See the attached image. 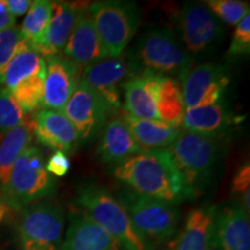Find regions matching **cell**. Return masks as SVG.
Masks as SVG:
<instances>
[{
	"label": "cell",
	"instance_id": "6da1fadb",
	"mask_svg": "<svg viewBox=\"0 0 250 250\" xmlns=\"http://www.w3.org/2000/svg\"><path fill=\"white\" fill-rule=\"evenodd\" d=\"M111 173L140 195L179 204L195 197L167 148L146 149L115 165Z\"/></svg>",
	"mask_w": 250,
	"mask_h": 250
},
{
	"label": "cell",
	"instance_id": "2e32d148",
	"mask_svg": "<svg viewBox=\"0 0 250 250\" xmlns=\"http://www.w3.org/2000/svg\"><path fill=\"white\" fill-rule=\"evenodd\" d=\"M33 132L37 142L55 151H76L80 140L76 127L62 111L42 109L33 120Z\"/></svg>",
	"mask_w": 250,
	"mask_h": 250
},
{
	"label": "cell",
	"instance_id": "277c9868",
	"mask_svg": "<svg viewBox=\"0 0 250 250\" xmlns=\"http://www.w3.org/2000/svg\"><path fill=\"white\" fill-rule=\"evenodd\" d=\"M224 146L219 137L182 131L167 149L184 182L196 193L210 181L223 158Z\"/></svg>",
	"mask_w": 250,
	"mask_h": 250
},
{
	"label": "cell",
	"instance_id": "30bf717a",
	"mask_svg": "<svg viewBox=\"0 0 250 250\" xmlns=\"http://www.w3.org/2000/svg\"><path fill=\"white\" fill-rule=\"evenodd\" d=\"M180 80L184 107L192 109L223 101L230 76L224 65L204 62L188 70Z\"/></svg>",
	"mask_w": 250,
	"mask_h": 250
},
{
	"label": "cell",
	"instance_id": "ba28073f",
	"mask_svg": "<svg viewBox=\"0 0 250 250\" xmlns=\"http://www.w3.org/2000/svg\"><path fill=\"white\" fill-rule=\"evenodd\" d=\"M88 11L109 57H120L138 30L142 18L138 6L132 1L105 0L90 4Z\"/></svg>",
	"mask_w": 250,
	"mask_h": 250
},
{
	"label": "cell",
	"instance_id": "f546056e",
	"mask_svg": "<svg viewBox=\"0 0 250 250\" xmlns=\"http://www.w3.org/2000/svg\"><path fill=\"white\" fill-rule=\"evenodd\" d=\"M26 114L8 90L0 88V134L26 121Z\"/></svg>",
	"mask_w": 250,
	"mask_h": 250
},
{
	"label": "cell",
	"instance_id": "4dcf8cb0",
	"mask_svg": "<svg viewBox=\"0 0 250 250\" xmlns=\"http://www.w3.org/2000/svg\"><path fill=\"white\" fill-rule=\"evenodd\" d=\"M26 43L21 29L17 26L0 31V85L9 62Z\"/></svg>",
	"mask_w": 250,
	"mask_h": 250
},
{
	"label": "cell",
	"instance_id": "f1b7e54d",
	"mask_svg": "<svg viewBox=\"0 0 250 250\" xmlns=\"http://www.w3.org/2000/svg\"><path fill=\"white\" fill-rule=\"evenodd\" d=\"M203 4L223 23L237 26L243 18L249 14V4L240 0H208Z\"/></svg>",
	"mask_w": 250,
	"mask_h": 250
},
{
	"label": "cell",
	"instance_id": "d4e9b609",
	"mask_svg": "<svg viewBox=\"0 0 250 250\" xmlns=\"http://www.w3.org/2000/svg\"><path fill=\"white\" fill-rule=\"evenodd\" d=\"M40 74H46L45 59L27 42L6 67L0 88L11 93L21 83Z\"/></svg>",
	"mask_w": 250,
	"mask_h": 250
},
{
	"label": "cell",
	"instance_id": "1f68e13d",
	"mask_svg": "<svg viewBox=\"0 0 250 250\" xmlns=\"http://www.w3.org/2000/svg\"><path fill=\"white\" fill-rule=\"evenodd\" d=\"M250 54V15L248 14L240 21L234 31L229 49L227 51L228 58L245 57Z\"/></svg>",
	"mask_w": 250,
	"mask_h": 250
},
{
	"label": "cell",
	"instance_id": "d590c367",
	"mask_svg": "<svg viewBox=\"0 0 250 250\" xmlns=\"http://www.w3.org/2000/svg\"><path fill=\"white\" fill-rule=\"evenodd\" d=\"M15 27V18L8 12L5 0H0V31Z\"/></svg>",
	"mask_w": 250,
	"mask_h": 250
},
{
	"label": "cell",
	"instance_id": "3957f363",
	"mask_svg": "<svg viewBox=\"0 0 250 250\" xmlns=\"http://www.w3.org/2000/svg\"><path fill=\"white\" fill-rule=\"evenodd\" d=\"M76 203L124 250H147L151 247L136 232L122 203L105 188L90 182L83 184L77 191Z\"/></svg>",
	"mask_w": 250,
	"mask_h": 250
},
{
	"label": "cell",
	"instance_id": "d6a6232c",
	"mask_svg": "<svg viewBox=\"0 0 250 250\" xmlns=\"http://www.w3.org/2000/svg\"><path fill=\"white\" fill-rule=\"evenodd\" d=\"M232 192L241 197V202H237L247 213L250 212V165L243 164L234 175L232 181Z\"/></svg>",
	"mask_w": 250,
	"mask_h": 250
},
{
	"label": "cell",
	"instance_id": "4fadbf2b",
	"mask_svg": "<svg viewBox=\"0 0 250 250\" xmlns=\"http://www.w3.org/2000/svg\"><path fill=\"white\" fill-rule=\"evenodd\" d=\"M62 55L81 70L93 62L109 57L96 31L88 6L80 5L73 29Z\"/></svg>",
	"mask_w": 250,
	"mask_h": 250
},
{
	"label": "cell",
	"instance_id": "7c38bea8",
	"mask_svg": "<svg viewBox=\"0 0 250 250\" xmlns=\"http://www.w3.org/2000/svg\"><path fill=\"white\" fill-rule=\"evenodd\" d=\"M62 112L76 127L80 143L95 139L112 114L105 103L81 83Z\"/></svg>",
	"mask_w": 250,
	"mask_h": 250
},
{
	"label": "cell",
	"instance_id": "52a82bcc",
	"mask_svg": "<svg viewBox=\"0 0 250 250\" xmlns=\"http://www.w3.org/2000/svg\"><path fill=\"white\" fill-rule=\"evenodd\" d=\"M64 227L62 205L43 199L21 210L17 221L18 241L22 250H59Z\"/></svg>",
	"mask_w": 250,
	"mask_h": 250
},
{
	"label": "cell",
	"instance_id": "d6986e66",
	"mask_svg": "<svg viewBox=\"0 0 250 250\" xmlns=\"http://www.w3.org/2000/svg\"><path fill=\"white\" fill-rule=\"evenodd\" d=\"M161 77L151 72L130 74L122 88L125 112L138 118L158 120L155 101Z\"/></svg>",
	"mask_w": 250,
	"mask_h": 250
},
{
	"label": "cell",
	"instance_id": "8fae6325",
	"mask_svg": "<svg viewBox=\"0 0 250 250\" xmlns=\"http://www.w3.org/2000/svg\"><path fill=\"white\" fill-rule=\"evenodd\" d=\"M129 74V65L124 56L107 57L83 68L80 83L96 94L109 110L115 112L122 105L121 92Z\"/></svg>",
	"mask_w": 250,
	"mask_h": 250
},
{
	"label": "cell",
	"instance_id": "e575fe53",
	"mask_svg": "<svg viewBox=\"0 0 250 250\" xmlns=\"http://www.w3.org/2000/svg\"><path fill=\"white\" fill-rule=\"evenodd\" d=\"M6 7L13 17H22L29 11L33 1L30 0H6Z\"/></svg>",
	"mask_w": 250,
	"mask_h": 250
},
{
	"label": "cell",
	"instance_id": "e0dca14e",
	"mask_svg": "<svg viewBox=\"0 0 250 250\" xmlns=\"http://www.w3.org/2000/svg\"><path fill=\"white\" fill-rule=\"evenodd\" d=\"M59 250H124L123 247L83 211L70 215V224Z\"/></svg>",
	"mask_w": 250,
	"mask_h": 250
},
{
	"label": "cell",
	"instance_id": "836d02e7",
	"mask_svg": "<svg viewBox=\"0 0 250 250\" xmlns=\"http://www.w3.org/2000/svg\"><path fill=\"white\" fill-rule=\"evenodd\" d=\"M45 169L52 176H65L71 169V161L66 153L55 151L45 164Z\"/></svg>",
	"mask_w": 250,
	"mask_h": 250
},
{
	"label": "cell",
	"instance_id": "5bb4252c",
	"mask_svg": "<svg viewBox=\"0 0 250 250\" xmlns=\"http://www.w3.org/2000/svg\"><path fill=\"white\" fill-rule=\"evenodd\" d=\"M46 76L43 107L62 111L80 83L83 70L62 55L45 59Z\"/></svg>",
	"mask_w": 250,
	"mask_h": 250
},
{
	"label": "cell",
	"instance_id": "484cf974",
	"mask_svg": "<svg viewBox=\"0 0 250 250\" xmlns=\"http://www.w3.org/2000/svg\"><path fill=\"white\" fill-rule=\"evenodd\" d=\"M155 103L158 120L175 127L181 126L186 107L179 81L173 77L162 76Z\"/></svg>",
	"mask_w": 250,
	"mask_h": 250
},
{
	"label": "cell",
	"instance_id": "603a6c76",
	"mask_svg": "<svg viewBox=\"0 0 250 250\" xmlns=\"http://www.w3.org/2000/svg\"><path fill=\"white\" fill-rule=\"evenodd\" d=\"M144 149L134 142L121 117H114L105 124L98 147V156L103 164L117 165Z\"/></svg>",
	"mask_w": 250,
	"mask_h": 250
},
{
	"label": "cell",
	"instance_id": "7a4b0ae2",
	"mask_svg": "<svg viewBox=\"0 0 250 250\" xmlns=\"http://www.w3.org/2000/svg\"><path fill=\"white\" fill-rule=\"evenodd\" d=\"M192 64L191 56L173 31L167 28H153L145 31L137 40L127 62L130 74L151 72L159 76L179 78L190 70Z\"/></svg>",
	"mask_w": 250,
	"mask_h": 250
},
{
	"label": "cell",
	"instance_id": "4316f807",
	"mask_svg": "<svg viewBox=\"0 0 250 250\" xmlns=\"http://www.w3.org/2000/svg\"><path fill=\"white\" fill-rule=\"evenodd\" d=\"M52 8L54 1L49 0H36L31 4L20 28L24 40L30 45L36 43L45 31L51 19Z\"/></svg>",
	"mask_w": 250,
	"mask_h": 250
},
{
	"label": "cell",
	"instance_id": "9a60e30c",
	"mask_svg": "<svg viewBox=\"0 0 250 250\" xmlns=\"http://www.w3.org/2000/svg\"><path fill=\"white\" fill-rule=\"evenodd\" d=\"M212 250H250L249 214L237 202L217 208Z\"/></svg>",
	"mask_w": 250,
	"mask_h": 250
},
{
	"label": "cell",
	"instance_id": "7402d4cb",
	"mask_svg": "<svg viewBox=\"0 0 250 250\" xmlns=\"http://www.w3.org/2000/svg\"><path fill=\"white\" fill-rule=\"evenodd\" d=\"M120 117L129 129L134 142L144 151L168 148L181 132L180 127H175L160 120L138 118L125 111L122 112Z\"/></svg>",
	"mask_w": 250,
	"mask_h": 250
},
{
	"label": "cell",
	"instance_id": "74e56055",
	"mask_svg": "<svg viewBox=\"0 0 250 250\" xmlns=\"http://www.w3.org/2000/svg\"><path fill=\"white\" fill-rule=\"evenodd\" d=\"M147 250H158V249H156L154 246H151V247H149V248H148Z\"/></svg>",
	"mask_w": 250,
	"mask_h": 250
},
{
	"label": "cell",
	"instance_id": "8992f818",
	"mask_svg": "<svg viewBox=\"0 0 250 250\" xmlns=\"http://www.w3.org/2000/svg\"><path fill=\"white\" fill-rule=\"evenodd\" d=\"M56 181L45 169L40 148L29 146L14 162L8 182L1 190L13 211H21L34 203L54 195Z\"/></svg>",
	"mask_w": 250,
	"mask_h": 250
},
{
	"label": "cell",
	"instance_id": "44dd1931",
	"mask_svg": "<svg viewBox=\"0 0 250 250\" xmlns=\"http://www.w3.org/2000/svg\"><path fill=\"white\" fill-rule=\"evenodd\" d=\"M215 205L197 208L188 214L174 250H212Z\"/></svg>",
	"mask_w": 250,
	"mask_h": 250
},
{
	"label": "cell",
	"instance_id": "9c48e42d",
	"mask_svg": "<svg viewBox=\"0 0 250 250\" xmlns=\"http://www.w3.org/2000/svg\"><path fill=\"white\" fill-rule=\"evenodd\" d=\"M182 45L190 56H208L223 43V22L203 2L188 1L179 14Z\"/></svg>",
	"mask_w": 250,
	"mask_h": 250
},
{
	"label": "cell",
	"instance_id": "cb8c5ba5",
	"mask_svg": "<svg viewBox=\"0 0 250 250\" xmlns=\"http://www.w3.org/2000/svg\"><path fill=\"white\" fill-rule=\"evenodd\" d=\"M33 136V120L28 118L14 129L0 134V190L7 184L14 162L29 147Z\"/></svg>",
	"mask_w": 250,
	"mask_h": 250
},
{
	"label": "cell",
	"instance_id": "ac0fdd59",
	"mask_svg": "<svg viewBox=\"0 0 250 250\" xmlns=\"http://www.w3.org/2000/svg\"><path fill=\"white\" fill-rule=\"evenodd\" d=\"M79 7L80 4L54 1L52 15L48 27L41 39L31 45L43 58L48 59L62 55L73 29Z\"/></svg>",
	"mask_w": 250,
	"mask_h": 250
},
{
	"label": "cell",
	"instance_id": "5b68a950",
	"mask_svg": "<svg viewBox=\"0 0 250 250\" xmlns=\"http://www.w3.org/2000/svg\"><path fill=\"white\" fill-rule=\"evenodd\" d=\"M118 201L138 235L148 245L170 241L177 233L181 214L176 205L124 189Z\"/></svg>",
	"mask_w": 250,
	"mask_h": 250
},
{
	"label": "cell",
	"instance_id": "ffe728a7",
	"mask_svg": "<svg viewBox=\"0 0 250 250\" xmlns=\"http://www.w3.org/2000/svg\"><path fill=\"white\" fill-rule=\"evenodd\" d=\"M239 120L241 118L220 101L208 107L186 109L181 125L184 131L223 138L237 125Z\"/></svg>",
	"mask_w": 250,
	"mask_h": 250
},
{
	"label": "cell",
	"instance_id": "8d00e7d4",
	"mask_svg": "<svg viewBox=\"0 0 250 250\" xmlns=\"http://www.w3.org/2000/svg\"><path fill=\"white\" fill-rule=\"evenodd\" d=\"M13 210L11 208V206L7 204V202L5 201L4 195H2L1 190H0V226L5 225L9 219L13 215Z\"/></svg>",
	"mask_w": 250,
	"mask_h": 250
},
{
	"label": "cell",
	"instance_id": "83f0119b",
	"mask_svg": "<svg viewBox=\"0 0 250 250\" xmlns=\"http://www.w3.org/2000/svg\"><path fill=\"white\" fill-rule=\"evenodd\" d=\"M45 76L46 74H40L30 78L18 85L11 92L26 115L37 110L43 105Z\"/></svg>",
	"mask_w": 250,
	"mask_h": 250
}]
</instances>
